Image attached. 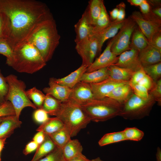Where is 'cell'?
<instances>
[{
  "label": "cell",
  "mask_w": 161,
  "mask_h": 161,
  "mask_svg": "<svg viewBox=\"0 0 161 161\" xmlns=\"http://www.w3.org/2000/svg\"><path fill=\"white\" fill-rule=\"evenodd\" d=\"M26 93L29 98L32 100L37 108H42L46 95L35 87L26 90Z\"/></svg>",
  "instance_id": "d6a6232c"
},
{
  "label": "cell",
  "mask_w": 161,
  "mask_h": 161,
  "mask_svg": "<svg viewBox=\"0 0 161 161\" xmlns=\"http://www.w3.org/2000/svg\"><path fill=\"white\" fill-rule=\"evenodd\" d=\"M87 68V66L81 65L77 69L68 75L60 78H54V80L55 82L61 85L72 89L80 81L81 77L86 72Z\"/></svg>",
  "instance_id": "d6986e66"
},
{
  "label": "cell",
  "mask_w": 161,
  "mask_h": 161,
  "mask_svg": "<svg viewBox=\"0 0 161 161\" xmlns=\"http://www.w3.org/2000/svg\"><path fill=\"white\" fill-rule=\"evenodd\" d=\"M64 126L62 122L56 117L50 118L47 121L41 124L36 129L42 131L45 134H49L55 132Z\"/></svg>",
  "instance_id": "83f0119b"
},
{
  "label": "cell",
  "mask_w": 161,
  "mask_h": 161,
  "mask_svg": "<svg viewBox=\"0 0 161 161\" xmlns=\"http://www.w3.org/2000/svg\"><path fill=\"white\" fill-rule=\"evenodd\" d=\"M6 36V24L4 14L0 11V38L5 39Z\"/></svg>",
  "instance_id": "bcb514c9"
},
{
  "label": "cell",
  "mask_w": 161,
  "mask_h": 161,
  "mask_svg": "<svg viewBox=\"0 0 161 161\" xmlns=\"http://www.w3.org/2000/svg\"><path fill=\"white\" fill-rule=\"evenodd\" d=\"M55 116L62 122L71 137L76 136L91 121L81 106L70 99L62 102Z\"/></svg>",
  "instance_id": "277c9868"
},
{
  "label": "cell",
  "mask_w": 161,
  "mask_h": 161,
  "mask_svg": "<svg viewBox=\"0 0 161 161\" xmlns=\"http://www.w3.org/2000/svg\"><path fill=\"white\" fill-rule=\"evenodd\" d=\"M133 93L132 87L129 82L116 87L106 97L111 98L123 105Z\"/></svg>",
  "instance_id": "ffe728a7"
},
{
  "label": "cell",
  "mask_w": 161,
  "mask_h": 161,
  "mask_svg": "<svg viewBox=\"0 0 161 161\" xmlns=\"http://www.w3.org/2000/svg\"><path fill=\"white\" fill-rule=\"evenodd\" d=\"M54 78L49 79V86L44 88L43 91L46 95H50L55 99L64 102L69 98L72 89L61 85L54 80Z\"/></svg>",
  "instance_id": "2e32d148"
},
{
  "label": "cell",
  "mask_w": 161,
  "mask_h": 161,
  "mask_svg": "<svg viewBox=\"0 0 161 161\" xmlns=\"http://www.w3.org/2000/svg\"><path fill=\"white\" fill-rule=\"evenodd\" d=\"M62 149L64 157L67 161L82 153L83 147L78 140L71 139Z\"/></svg>",
  "instance_id": "484cf974"
},
{
  "label": "cell",
  "mask_w": 161,
  "mask_h": 161,
  "mask_svg": "<svg viewBox=\"0 0 161 161\" xmlns=\"http://www.w3.org/2000/svg\"><path fill=\"white\" fill-rule=\"evenodd\" d=\"M135 22L129 16L116 35L112 39L111 51L117 56L130 49L129 46L132 33L137 26Z\"/></svg>",
  "instance_id": "ba28073f"
},
{
  "label": "cell",
  "mask_w": 161,
  "mask_h": 161,
  "mask_svg": "<svg viewBox=\"0 0 161 161\" xmlns=\"http://www.w3.org/2000/svg\"><path fill=\"white\" fill-rule=\"evenodd\" d=\"M147 99L140 97L133 93L123 105L120 116L129 120H139L149 115L156 103L150 95Z\"/></svg>",
  "instance_id": "52a82bcc"
},
{
  "label": "cell",
  "mask_w": 161,
  "mask_h": 161,
  "mask_svg": "<svg viewBox=\"0 0 161 161\" xmlns=\"http://www.w3.org/2000/svg\"><path fill=\"white\" fill-rule=\"evenodd\" d=\"M103 0H90L85 11L89 23L93 26L100 14Z\"/></svg>",
  "instance_id": "4316f807"
},
{
  "label": "cell",
  "mask_w": 161,
  "mask_h": 161,
  "mask_svg": "<svg viewBox=\"0 0 161 161\" xmlns=\"http://www.w3.org/2000/svg\"><path fill=\"white\" fill-rule=\"evenodd\" d=\"M110 15V19L111 21H114L116 20L117 18L118 13V8L116 7L112 10L109 11Z\"/></svg>",
  "instance_id": "f5cc1de1"
},
{
  "label": "cell",
  "mask_w": 161,
  "mask_h": 161,
  "mask_svg": "<svg viewBox=\"0 0 161 161\" xmlns=\"http://www.w3.org/2000/svg\"><path fill=\"white\" fill-rule=\"evenodd\" d=\"M108 67H105L90 72H85L82 75L80 81L88 83L101 82L109 78Z\"/></svg>",
  "instance_id": "cb8c5ba5"
},
{
  "label": "cell",
  "mask_w": 161,
  "mask_h": 161,
  "mask_svg": "<svg viewBox=\"0 0 161 161\" xmlns=\"http://www.w3.org/2000/svg\"><path fill=\"white\" fill-rule=\"evenodd\" d=\"M149 94L157 103L159 106L161 105V78L155 82L154 84L148 91Z\"/></svg>",
  "instance_id": "f35d334b"
},
{
  "label": "cell",
  "mask_w": 161,
  "mask_h": 161,
  "mask_svg": "<svg viewBox=\"0 0 161 161\" xmlns=\"http://www.w3.org/2000/svg\"><path fill=\"white\" fill-rule=\"evenodd\" d=\"M38 146L35 142L32 140L26 145L23 151V153L24 155H27L36 150Z\"/></svg>",
  "instance_id": "c3c4849f"
},
{
  "label": "cell",
  "mask_w": 161,
  "mask_h": 161,
  "mask_svg": "<svg viewBox=\"0 0 161 161\" xmlns=\"http://www.w3.org/2000/svg\"><path fill=\"white\" fill-rule=\"evenodd\" d=\"M126 18L121 21H111L109 25L101 32L94 34L98 39L100 52L103 45L107 40L114 37L125 21Z\"/></svg>",
  "instance_id": "ac0fdd59"
},
{
  "label": "cell",
  "mask_w": 161,
  "mask_h": 161,
  "mask_svg": "<svg viewBox=\"0 0 161 161\" xmlns=\"http://www.w3.org/2000/svg\"><path fill=\"white\" fill-rule=\"evenodd\" d=\"M12 60L9 66L21 73L33 74L46 65L37 49L32 44L25 42L13 50Z\"/></svg>",
  "instance_id": "3957f363"
},
{
  "label": "cell",
  "mask_w": 161,
  "mask_h": 161,
  "mask_svg": "<svg viewBox=\"0 0 161 161\" xmlns=\"http://www.w3.org/2000/svg\"><path fill=\"white\" fill-rule=\"evenodd\" d=\"M6 78L9 85L7 100L10 101L13 105L16 117L19 119L22 110L26 107L37 109L36 107L27 95L25 83L13 74L8 75Z\"/></svg>",
  "instance_id": "8992f818"
},
{
  "label": "cell",
  "mask_w": 161,
  "mask_h": 161,
  "mask_svg": "<svg viewBox=\"0 0 161 161\" xmlns=\"http://www.w3.org/2000/svg\"><path fill=\"white\" fill-rule=\"evenodd\" d=\"M81 106L91 121L103 122L119 116L123 105L108 97L94 99Z\"/></svg>",
  "instance_id": "5b68a950"
},
{
  "label": "cell",
  "mask_w": 161,
  "mask_h": 161,
  "mask_svg": "<svg viewBox=\"0 0 161 161\" xmlns=\"http://www.w3.org/2000/svg\"><path fill=\"white\" fill-rule=\"evenodd\" d=\"M22 123L15 115L7 117L0 124V139L10 137L15 129L20 127Z\"/></svg>",
  "instance_id": "44dd1931"
},
{
  "label": "cell",
  "mask_w": 161,
  "mask_h": 161,
  "mask_svg": "<svg viewBox=\"0 0 161 161\" xmlns=\"http://www.w3.org/2000/svg\"><path fill=\"white\" fill-rule=\"evenodd\" d=\"M126 5L125 3L121 2L117 5L118 9V13L117 19L115 21H121L125 18V8Z\"/></svg>",
  "instance_id": "7dc6e473"
},
{
  "label": "cell",
  "mask_w": 161,
  "mask_h": 161,
  "mask_svg": "<svg viewBox=\"0 0 161 161\" xmlns=\"http://www.w3.org/2000/svg\"><path fill=\"white\" fill-rule=\"evenodd\" d=\"M9 89V85L6 77L1 72L0 69V106L7 100Z\"/></svg>",
  "instance_id": "8d00e7d4"
},
{
  "label": "cell",
  "mask_w": 161,
  "mask_h": 161,
  "mask_svg": "<svg viewBox=\"0 0 161 161\" xmlns=\"http://www.w3.org/2000/svg\"><path fill=\"white\" fill-rule=\"evenodd\" d=\"M130 16L136 23L149 43H150L153 36L155 33L161 31V24L145 18L140 12L135 11Z\"/></svg>",
  "instance_id": "30bf717a"
},
{
  "label": "cell",
  "mask_w": 161,
  "mask_h": 161,
  "mask_svg": "<svg viewBox=\"0 0 161 161\" xmlns=\"http://www.w3.org/2000/svg\"><path fill=\"white\" fill-rule=\"evenodd\" d=\"M47 135L57 148L61 149L71 139L70 133L65 126L58 131Z\"/></svg>",
  "instance_id": "f1b7e54d"
},
{
  "label": "cell",
  "mask_w": 161,
  "mask_h": 161,
  "mask_svg": "<svg viewBox=\"0 0 161 161\" xmlns=\"http://www.w3.org/2000/svg\"><path fill=\"white\" fill-rule=\"evenodd\" d=\"M132 87L133 93L137 96L144 99H147L149 97L148 92L144 86L136 84Z\"/></svg>",
  "instance_id": "b9f144b4"
},
{
  "label": "cell",
  "mask_w": 161,
  "mask_h": 161,
  "mask_svg": "<svg viewBox=\"0 0 161 161\" xmlns=\"http://www.w3.org/2000/svg\"><path fill=\"white\" fill-rule=\"evenodd\" d=\"M6 24L5 39L13 50L43 21L53 18L47 5L35 0H0Z\"/></svg>",
  "instance_id": "6da1fadb"
},
{
  "label": "cell",
  "mask_w": 161,
  "mask_h": 161,
  "mask_svg": "<svg viewBox=\"0 0 161 161\" xmlns=\"http://www.w3.org/2000/svg\"><path fill=\"white\" fill-rule=\"evenodd\" d=\"M139 56L143 66L161 62V51L149 44L139 52Z\"/></svg>",
  "instance_id": "e0dca14e"
},
{
  "label": "cell",
  "mask_w": 161,
  "mask_h": 161,
  "mask_svg": "<svg viewBox=\"0 0 161 161\" xmlns=\"http://www.w3.org/2000/svg\"><path fill=\"white\" fill-rule=\"evenodd\" d=\"M123 131L108 133L105 134L98 141L100 146L125 141Z\"/></svg>",
  "instance_id": "1f68e13d"
},
{
  "label": "cell",
  "mask_w": 161,
  "mask_h": 161,
  "mask_svg": "<svg viewBox=\"0 0 161 161\" xmlns=\"http://www.w3.org/2000/svg\"><path fill=\"white\" fill-rule=\"evenodd\" d=\"M74 27L76 33L75 41L76 44L87 40L93 34V27L89 23L85 11L75 25Z\"/></svg>",
  "instance_id": "9a60e30c"
},
{
  "label": "cell",
  "mask_w": 161,
  "mask_h": 161,
  "mask_svg": "<svg viewBox=\"0 0 161 161\" xmlns=\"http://www.w3.org/2000/svg\"><path fill=\"white\" fill-rule=\"evenodd\" d=\"M45 137V134L43 132L39 131L34 136L32 140L35 142L39 146L44 142Z\"/></svg>",
  "instance_id": "f907efd6"
},
{
  "label": "cell",
  "mask_w": 161,
  "mask_h": 161,
  "mask_svg": "<svg viewBox=\"0 0 161 161\" xmlns=\"http://www.w3.org/2000/svg\"><path fill=\"white\" fill-rule=\"evenodd\" d=\"M7 117L8 116L0 117V124L3 120L7 118Z\"/></svg>",
  "instance_id": "91938a15"
},
{
  "label": "cell",
  "mask_w": 161,
  "mask_h": 161,
  "mask_svg": "<svg viewBox=\"0 0 161 161\" xmlns=\"http://www.w3.org/2000/svg\"><path fill=\"white\" fill-rule=\"evenodd\" d=\"M15 115V112L11 103L7 101L0 106V117Z\"/></svg>",
  "instance_id": "ab89813d"
},
{
  "label": "cell",
  "mask_w": 161,
  "mask_h": 161,
  "mask_svg": "<svg viewBox=\"0 0 161 161\" xmlns=\"http://www.w3.org/2000/svg\"><path fill=\"white\" fill-rule=\"evenodd\" d=\"M33 118L35 122L41 124L47 121L50 118L48 114L42 108L35 110L33 114Z\"/></svg>",
  "instance_id": "60d3db41"
},
{
  "label": "cell",
  "mask_w": 161,
  "mask_h": 161,
  "mask_svg": "<svg viewBox=\"0 0 161 161\" xmlns=\"http://www.w3.org/2000/svg\"><path fill=\"white\" fill-rule=\"evenodd\" d=\"M145 74L154 82L161 79V62L143 66Z\"/></svg>",
  "instance_id": "836d02e7"
},
{
  "label": "cell",
  "mask_w": 161,
  "mask_h": 161,
  "mask_svg": "<svg viewBox=\"0 0 161 161\" xmlns=\"http://www.w3.org/2000/svg\"><path fill=\"white\" fill-rule=\"evenodd\" d=\"M111 21L103 1V0L100 14L95 24L93 26V34L100 32L104 29L109 25Z\"/></svg>",
  "instance_id": "f546056e"
},
{
  "label": "cell",
  "mask_w": 161,
  "mask_h": 161,
  "mask_svg": "<svg viewBox=\"0 0 161 161\" xmlns=\"http://www.w3.org/2000/svg\"><path fill=\"white\" fill-rule=\"evenodd\" d=\"M72 89L69 99L81 106L94 99L89 83L80 81Z\"/></svg>",
  "instance_id": "5bb4252c"
},
{
  "label": "cell",
  "mask_w": 161,
  "mask_h": 161,
  "mask_svg": "<svg viewBox=\"0 0 161 161\" xmlns=\"http://www.w3.org/2000/svg\"><path fill=\"white\" fill-rule=\"evenodd\" d=\"M129 82L118 80L109 77L101 82L89 84L94 99H98L106 97L116 87Z\"/></svg>",
  "instance_id": "7c38bea8"
},
{
  "label": "cell",
  "mask_w": 161,
  "mask_h": 161,
  "mask_svg": "<svg viewBox=\"0 0 161 161\" xmlns=\"http://www.w3.org/2000/svg\"><path fill=\"white\" fill-rule=\"evenodd\" d=\"M112 43V39L109 42L102 53L88 67L86 72H90L108 67L117 62L118 56H117L111 51V48Z\"/></svg>",
  "instance_id": "8fae6325"
},
{
  "label": "cell",
  "mask_w": 161,
  "mask_h": 161,
  "mask_svg": "<svg viewBox=\"0 0 161 161\" xmlns=\"http://www.w3.org/2000/svg\"><path fill=\"white\" fill-rule=\"evenodd\" d=\"M155 82L146 74L139 82L137 84L141 85L146 89L149 91L152 88Z\"/></svg>",
  "instance_id": "ee69618b"
},
{
  "label": "cell",
  "mask_w": 161,
  "mask_h": 161,
  "mask_svg": "<svg viewBox=\"0 0 161 161\" xmlns=\"http://www.w3.org/2000/svg\"><path fill=\"white\" fill-rule=\"evenodd\" d=\"M67 161H92V160L88 159L81 153Z\"/></svg>",
  "instance_id": "816d5d0a"
},
{
  "label": "cell",
  "mask_w": 161,
  "mask_h": 161,
  "mask_svg": "<svg viewBox=\"0 0 161 161\" xmlns=\"http://www.w3.org/2000/svg\"><path fill=\"white\" fill-rule=\"evenodd\" d=\"M149 44L161 51V31L155 33Z\"/></svg>",
  "instance_id": "f6af8a7d"
},
{
  "label": "cell",
  "mask_w": 161,
  "mask_h": 161,
  "mask_svg": "<svg viewBox=\"0 0 161 161\" xmlns=\"http://www.w3.org/2000/svg\"><path fill=\"white\" fill-rule=\"evenodd\" d=\"M109 77L120 81L128 82L135 72L114 64L108 67Z\"/></svg>",
  "instance_id": "7402d4cb"
},
{
  "label": "cell",
  "mask_w": 161,
  "mask_h": 161,
  "mask_svg": "<svg viewBox=\"0 0 161 161\" xmlns=\"http://www.w3.org/2000/svg\"><path fill=\"white\" fill-rule=\"evenodd\" d=\"M129 47L140 52L148 44V41L138 26L137 25L131 35Z\"/></svg>",
  "instance_id": "603a6c76"
},
{
  "label": "cell",
  "mask_w": 161,
  "mask_h": 161,
  "mask_svg": "<svg viewBox=\"0 0 161 161\" xmlns=\"http://www.w3.org/2000/svg\"><path fill=\"white\" fill-rule=\"evenodd\" d=\"M146 74L143 67L135 72L129 81V84L132 87L135 85L137 84Z\"/></svg>",
  "instance_id": "7bdbcfd3"
},
{
  "label": "cell",
  "mask_w": 161,
  "mask_h": 161,
  "mask_svg": "<svg viewBox=\"0 0 161 161\" xmlns=\"http://www.w3.org/2000/svg\"><path fill=\"white\" fill-rule=\"evenodd\" d=\"M92 161H103L99 157H97L96 158L92 159Z\"/></svg>",
  "instance_id": "680465c9"
},
{
  "label": "cell",
  "mask_w": 161,
  "mask_h": 161,
  "mask_svg": "<svg viewBox=\"0 0 161 161\" xmlns=\"http://www.w3.org/2000/svg\"><path fill=\"white\" fill-rule=\"evenodd\" d=\"M13 50L7 41L0 38V54L6 57V64L9 66L12 59Z\"/></svg>",
  "instance_id": "d590c367"
},
{
  "label": "cell",
  "mask_w": 161,
  "mask_h": 161,
  "mask_svg": "<svg viewBox=\"0 0 161 161\" xmlns=\"http://www.w3.org/2000/svg\"><path fill=\"white\" fill-rule=\"evenodd\" d=\"M123 131L126 140L139 141L144 136V132L136 127L127 128Z\"/></svg>",
  "instance_id": "e575fe53"
},
{
  "label": "cell",
  "mask_w": 161,
  "mask_h": 161,
  "mask_svg": "<svg viewBox=\"0 0 161 161\" xmlns=\"http://www.w3.org/2000/svg\"><path fill=\"white\" fill-rule=\"evenodd\" d=\"M140 13L143 15L148 13L151 10V7L148 0H143L139 6Z\"/></svg>",
  "instance_id": "681fc988"
},
{
  "label": "cell",
  "mask_w": 161,
  "mask_h": 161,
  "mask_svg": "<svg viewBox=\"0 0 161 161\" xmlns=\"http://www.w3.org/2000/svg\"><path fill=\"white\" fill-rule=\"evenodd\" d=\"M139 52L130 49L121 53L114 65L135 72L143 67L139 58Z\"/></svg>",
  "instance_id": "4fadbf2b"
},
{
  "label": "cell",
  "mask_w": 161,
  "mask_h": 161,
  "mask_svg": "<svg viewBox=\"0 0 161 161\" xmlns=\"http://www.w3.org/2000/svg\"><path fill=\"white\" fill-rule=\"evenodd\" d=\"M156 158L157 161H161V150L159 147H157V149Z\"/></svg>",
  "instance_id": "9f6ffc18"
},
{
  "label": "cell",
  "mask_w": 161,
  "mask_h": 161,
  "mask_svg": "<svg viewBox=\"0 0 161 161\" xmlns=\"http://www.w3.org/2000/svg\"><path fill=\"white\" fill-rule=\"evenodd\" d=\"M7 138H4L0 139V153H1L4 148V145L6 143V141Z\"/></svg>",
  "instance_id": "6f0895ef"
},
{
  "label": "cell",
  "mask_w": 161,
  "mask_h": 161,
  "mask_svg": "<svg viewBox=\"0 0 161 161\" xmlns=\"http://www.w3.org/2000/svg\"><path fill=\"white\" fill-rule=\"evenodd\" d=\"M56 147L48 135L45 134L44 141L37 148L30 161H38L49 154Z\"/></svg>",
  "instance_id": "d4e9b609"
},
{
  "label": "cell",
  "mask_w": 161,
  "mask_h": 161,
  "mask_svg": "<svg viewBox=\"0 0 161 161\" xmlns=\"http://www.w3.org/2000/svg\"><path fill=\"white\" fill-rule=\"evenodd\" d=\"M60 37L53 18L39 24L25 42L34 46L47 62L52 58L59 44Z\"/></svg>",
  "instance_id": "7a4b0ae2"
},
{
  "label": "cell",
  "mask_w": 161,
  "mask_h": 161,
  "mask_svg": "<svg viewBox=\"0 0 161 161\" xmlns=\"http://www.w3.org/2000/svg\"><path fill=\"white\" fill-rule=\"evenodd\" d=\"M161 5L151 7L152 12L156 15L161 18Z\"/></svg>",
  "instance_id": "db71d44e"
},
{
  "label": "cell",
  "mask_w": 161,
  "mask_h": 161,
  "mask_svg": "<svg viewBox=\"0 0 161 161\" xmlns=\"http://www.w3.org/2000/svg\"><path fill=\"white\" fill-rule=\"evenodd\" d=\"M62 102L50 95H46L42 109L49 115L55 116L59 110Z\"/></svg>",
  "instance_id": "4dcf8cb0"
},
{
  "label": "cell",
  "mask_w": 161,
  "mask_h": 161,
  "mask_svg": "<svg viewBox=\"0 0 161 161\" xmlns=\"http://www.w3.org/2000/svg\"><path fill=\"white\" fill-rule=\"evenodd\" d=\"M75 49L82 59V65L88 67L101 52L98 39L94 34L85 41L76 44Z\"/></svg>",
  "instance_id": "9c48e42d"
},
{
  "label": "cell",
  "mask_w": 161,
  "mask_h": 161,
  "mask_svg": "<svg viewBox=\"0 0 161 161\" xmlns=\"http://www.w3.org/2000/svg\"><path fill=\"white\" fill-rule=\"evenodd\" d=\"M143 0H128L127 1L131 5L139 6Z\"/></svg>",
  "instance_id": "11a10c76"
},
{
  "label": "cell",
  "mask_w": 161,
  "mask_h": 161,
  "mask_svg": "<svg viewBox=\"0 0 161 161\" xmlns=\"http://www.w3.org/2000/svg\"><path fill=\"white\" fill-rule=\"evenodd\" d=\"M1 153H0V161H1Z\"/></svg>",
  "instance_id": "94428289"
},
{
  "label": "cell",
  "mask_w": 161,
  "mask_h": 161,
  "mask_svg": "<svg viewBox=\"0 0 161 161\" xmlns=\"http://www.w3.org/2000/svg\"><path fill=\"white\" fill-rule=\"evenodd\" d=\"M38 161H66L63 154L62 149L56 147L49 154Z\"/></svg>",
  "instance_id": "74e56055"
}]
</instances>
